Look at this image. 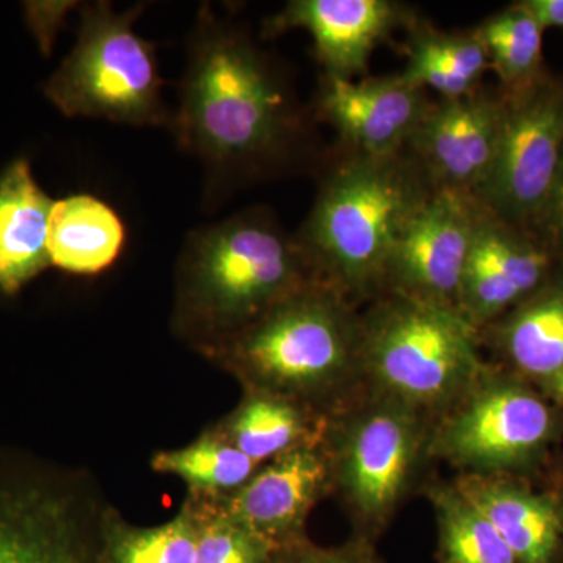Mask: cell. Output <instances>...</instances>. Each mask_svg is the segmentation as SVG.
Wrapping results in <instances>:
<instances>
[{
  "instance_id": "obj_1",
  "label": "cell",
  "mask_w": 563,
  "mask_h": 563,
  "mask_svg": "<svg viewBox=\"0 0 563 563\" xmlns=\"http://www.w3.org/2000/svg\"><path fill=\"white\" fill-rule=\"evenodd\" d=\"M173 131L211 187L285 157L298 118L272 63L232 21L203 7L191 33Z\"/></svg>"
},
{
  "instance_id": "obj_2",
  "label": "cell",
  "mask_w": 563,
  "mask_h": 563,
  "mask_svg": "<svg viewBox=\"0 0 563 563\" xmlns=\"http://www.w3.org/2000/svg\"><path fill=\"white\" fill-rule=\"evenodd\" d=\"M314 279L296 236L265 211H243L188 236L176 268L173 331L207 358Z\"/></svg>"
},
{
  "instance_id": "obj_3",
  "label": "cell",
  "mask_w": 563,
  "mask_h": 563,
  "mask_svg": "<svg viewBox=\"0 0 563 563\" xmlns=\"http://www.w3.org/2000/svg\"><path fill=\"white\" fill-rule=\"evenodd\" d=\"M433 190L407 150L387 157L351 152L322 180L296 236L317 279L347 301L384 291L396 242Z\"/></svg>"
},
{
  "instance_id": "obj_4",
  "label": "cell",
  "mask_w": 563,
  "mask_h": 563,
  "mask_svg": "<svg viewBox=\"0 0 563 563\" xmlns=\"http://www.w3.org/2000/svg\"><path fill=\"white\" fill-rule=\"evenodd\" d=\"M244 391H265L331 415L361 380V317L314 279L209 355Z\"/></svg>"
},
{
  "instance_id": "obj_5",
  "label": "cell",
  "mask_w": 563,
  "mask_h": 563,
  "mask_svg": "<svg viewBox=\"0 0 563 563\" xmlns=\"http://www.w3.org/2000/svg\"><path fill=\"white\" fill-rule=\"evenodd\" d=\"M477 333L457 310L387 291L361 317V380L424 417L443 415L487 368Z\"/></svg>"
},
{
  "instance_id": "obj_6",
  "label": "cell",
  "mask_w": 563,
  "mask_h": 563,
  "mask_svg": "<svg viewBox=\"0 0 563 563\" xmlns=\"http://www.w3.org/2000/svg\"><path fill=\"white\" fill-rule=\"evenodd\" d=\"M110 507L84 470L0 446V563H102Z\"/></svg>"
},
{
  "instance_id": "obj_7",
  "label": "cell",
  "mask_w": 563,
  "mask_h": 563,
  "mask_svg": "<svg viewBox=\"0 0 563 563\" xmlns=\"http://www.w3.org/2000/svg\"><path fill=\"white\" fill-rule=\"evenodd\" d=\"M143 7L117 13L109 2L80 7L79 38L47 80V99L66 117L121 124H172L154 46L133 29Z\"/></svg>"
},
{
  "instance_id": "obj_8",
  "label": "cell",
  "mask_w": 563,
  "mask_h": 563,
  "mask_svg": "<svg viewBox=\"0 0 563 563\" xmlns=\"http://www.w3.org/2000/svg\"><path fill=\"white\" fill-rule=\"evenodd\" d=\"M429 435L424 415L383 396L329 415L324 444L333 488L363 531H379L390 520L428 455Z\"/></svg>"
},
{
  "instance_id": "obj_9",
  "label": "cell",
  "mask_w": 563,
  "mask_h": 563,
  "mask_svg": "<svg viewBox=\"0 0 563 563\" xmlns=\"http://www.w3.org/2000/svg\"><path fill=\"white\" fill-rule=\"evenodd\" d=\"M555 417L536 391L510 374L487 366L477 383L440 415L428 457L461 474H504L523 468L553 440Z\"/></svg>"
},
{
  "instance_id": "obj_10",
  "label": "cell",
  "mask_w": 563,
  "mask_h": 563,
  "mask_svg": "<svg viewBox=\"0 0 563 563\" xmlns=\"http://www.w3.org/2000/svg\"><path fill=\"white\" fill-rule=\"evenodd\" d=\"M501 139L492 172L474 198L499 220L531 232L563 154V77L503 92Z\"/></svg>"
},
{
  "instance_id": "obj_11",
  "label": "cell",
  "mask_w": 563,
  "mask_h": 563,
  "mask_svg": "<svg viewBox=\"0 0 563 563\" xmlns=\"http://www.w3.org/2000/svg\"><path fill=\"white\" fill-rule=\"evenodd\" d=\"M477 213L474 196L435 188L396 242L384 291L457 310Z\"/></svg>"
},
{
  "instance_id": "obj_12",
  "label": "cell",
  "mask_w": 563,
  "mask_h": 563,
  "mask_svg": "<svg viewBox=\"0 0 563 563\" xmlns=\"http://www.w3.org/2000/svg\"><path fill=\"white\" fill-rule=\"evenodd\" d=\"M558 266L533 233L499 220L479 203L459 287V313L483 331L540 290Z\"/></svg>"
},
{
  "instance_id": "obj_13",
  "label": "cell",
  "mask_w": 563,
  "mask_h": 563,
  "mask_svg": "<svg viewBox=\"0 0 563 563\" xmlns=\"http://www.w3.org/2000/svg\"><path fill=\"white\" fill-rule=\"evenodd\" d=\"M504 98L477 90L432 103L407 151L435 188L476 195L501 139Z\"/></svg>"
},
{
  "instance_id": "obj_14",
  "label": "cell",
  "mask_w": 563,
  "mask_h": 563,
  "mask_svg": "<svg viewBox=\"0 0 563 563\" xmlns=\"http://www.w3.org/2000/svg\"><path fill=\"white\" fill-rule=\"evenodd\" d=\"M426 90L398 76L361 81L322 77L317 109L352 154L387 157L406 151L432 106Z\"/></svg>"
},
{
  "instance_id": "obj_15",
  "label": "cell",
  "mask_w": 563,
  "mask_h": 563,
  "mask_svg": "<svg viewBox=\"0 0 563 563\" xmlns=\"http://www.w3.org/2000/svg\"><path fill=\"white\" fill-rule=\"evenodd\" d=\"M332 488L331 459L322 439L263 463L222 501L235 520L272 544L276 553L306 539L307 518Z\"/></svg>"
},
{
  "instance_id": "obj_16",
  "label": "cell",
  "mask_w": 563,
  "mask_h": 563,
  "mask_svg": "<svg viewBox=\"0 0 563 563\" xmlns=\"http://www.w3.org/2000/svg\"><path fill=\"white\" fill-rule=\"evenodd\" d=\"M413 24L412 11L390 0H292L266 21L265 33L303 29L313 38L324 76L354 80L366 74L380 43Z\"/></svg>"
},
{
  "instance_id": "obj_17",
  "label": "cell",
  "mask_w": 563,
  "mask_h": 563,
  "mask_svg": "<svg viewBox=\"0 0 563 563\" xmlns=\"http://www.w3.org/2000/svg\"><path fill=\"white\" fill-rule=\"evenodd\" d=\"M462 495L495 526L518 563H561L563 503L504 474H459Z\"/></svg>"
},
{
  "instance_id": "obj_18",
  "label": "cell",
  "mask_w": 563,
  "mask_h": 563,
  "mask_svg": "<svg viewBox=\"0 0 563 563\" xmlns=\"http://www.w3.org/2000/svg\"><path fill=\"white\" fill-rule=\"evenodd\" d=\"M54 201L33 179L24 158L0 174V291L13 296L51 265Z\"/></svg>"
},
{
  "instance_id": "obj_19",
  "label": "cell",
  "mask_w": 563,
  "mask_h": 563,
  "mask_svg": "<svg viewBox=\"0 0 563 563\" xmlns=\"http://www.w3.org/2000/svg\"><path fill=\"white\" fill-rule=\"evenodd\" d=\"M328 418L272 393L244 391L235 410L211 429L262 466L299 448L322 442Z\"/></svg>"
},
{
  "instance_id": "obj_20",
  "label": "cell",
  "mask_w": 563,
  "mask_h": 563,
  "mask_svg": "<svg viewBox=\"0 0 563 563\" xmlns=\"http://www.w3.org/2000/svg\"><path fill=\"white\" fill-rule=\"evenodd\" d=\"M490 325L515 372L550 383L563 369V272Z\"/></svg>"
},
{
  "instance_id": "obj_21",
  "label": "cell",
  "mask_w": 563,
  "mask_h": 563,
  "mask_svg": "<svg viewBox=\"0 0 563 563\" xmlns=\"http://www.w3.org/2000/svg\"><path fill=\"white\" fill-rule=\"evenodd\" d=\"M125 244L124 222L117 211L91 195H73L54 202L51 211V265L91 276L110 268Z\"/></svg>"
},
{
  "instance_id": "obj_22",
  "label": "cell",
  "mask_w": 563,
  "mask_h": 563,
  "mask_svg": "<svg viewBox=\"0 0 563 563\" xmlns=\"http://www.w3.org/2000/svg\"><path fill=\"white\" fill-rule=\"evenodd\" d=\"M488 69L487 52L476 31L444 33L415 25L401 76L415 87L439 92L442 99H461L481 90Z\"/></svg>"
},
{
  "instance_id": "obj_23",
  "label": "cell",
  "mask_w": 563,
  "mask_h": 563,
  "mask_svg": "<svg viewBox=\"0 0 563 563\" xmlns=\"http://www.w3.org/2000/svg\"><path fill=\"white\" fill-rule=\"evenodd\" d=\"M258 466L211 428L187 446L158 451L151 457L155 473L179 477L188 487V496L195 498H229Z\"/></svg>"
},
{
  "instance_id": "obj_24",
  "label": "cell",
  "mask_w": 563,
  "mask_h": 563,
  "mask_svg": "<svg viewBox=\"0 0 563 563\" xmlns=\"http://www.w3.org/2000/svg\"><path fill=\"white\" fill-rule=\"evenodd\" d=\"M428 496L435 514L440 563H518L495 526L454 483H435Z\"/></svg>"
},
{
  "instance_id": "obj_25",
  "label": "cell",
  "mask_w": 563,
  "mask_h": 563,
  "mask_svg": "<svg viewBox=\"0 0 563 563\" xmlns=\"http://www.w3.org/2000/svg\"><path fill=\"white\" fill-rule=\"evenodd\" d=\"M503 92H517L547 76L544 31L517 2L487 18L476 29Z\"/></svg>"
},
{
  "instance_id": "obj_26",
  "label": "cell",
  "mask_w": 563,
  "mask_h": 563,
  "mask_svg": "<svg viewBox=\"0 0 563 563\" xmlns=\"http://www.w3.org/2000/svg\"><path fill=\"white\" fill-rule=\"evenodd\" d=\"M102 563H196V515L190 499L168 523L140 528L110 507Z\"/></svg>"
},
{
  "instance_id": "obj_27",
  "label": "cell",
  "mask_w": 563,
  "mask_h": 563,
  "mask_svg": "<svg viewBox=\"0 0 563 563\" xmlns=\"http://www.w3.org/2000/svg\"><path fill=\"white\" fill-rule=\"evenodd\" d=\"M196 515V563H272L274 550L229 514L222 499L188 496Z\"/></svg>"
},
{
  "instance_id": "obj_28",
  "label": "cell",
  "mask_w": 563,
  "mask_h": 563,
  "mask_svg": "<svg viewBox=\"0 0 563 563\" xmlns=\"http://www.w3.org/2000/svg\"><path fill=\"white\" fill-rule=\"evenodd\" d=\"M272 563H379L368 537L361 536L340 547L322 548L309 540L280 548Z\"/></svg>"
},
{
  "instance_id": "obj_29",
  "label": "cell",
  "mask_w": 563,
  "mask_h": 563,
  "mask_svg": "<svg viewBox=\"0 0 563 563\" xmlns=\"http://www.w3.org/2000/svg\"><path fill=\"white\" fill-rule=\"evenodd\" d=\"M531 233L550 251L554 261L563 265V154L547 201L533 221Z\"/></svg>"
},
{
  "instance_id": "obj_30",
  "label": "cell",
  "mask_w": 563,
  "mask_h": 563,
  "mask_svg": "<svg viewBox=\"0 0 563 563\" xmlns=\"http://www.w3.org/2000/svg\"><path fill=\"white\" fill-rule=\"evenodd\" d=\"M77 2H25V21L44 55H49L54 47L55 36L65 24L70 10Z\"/></svg>"
},
{
  "instance_id": "obj_31",
  "label": "cell",
  "mask_w": 563,
  "mask_h": 563,
  "mask_svg": "<svg viewBox=\"0 0 563 563\" xmlns=\"http://www.w3.org/2000/svg\"><path fill=\"white\" fill-rule=\"evenodd\" d=\"M517 3L539 22L543 31L563 29V0H521Z\"/></svg>"
},
{
  "instance_id": "obj_32",
  "label": "cell",
  "mask_w": 563,
  "mask_h": 563,
  "mask_svg": "<svg viewBox=\"0 0 563 563\" xmlns=\"http://www.w3.org/2000/svg\"><path fill=\"white\" fill-rule=\"evenodd\" d=\"M550 388L551 396L555 399L559 406L563 407V369L558 376H554L550 383L547 384Z\"/></svg>"
},
{
  "instance_id": "obj_33",
  "label": "cell",
  "mask_w": 563,
  "mask_h": 563,
  "mask_svg": "<svg viewBox=\"0 0 563 563\" xmlns=\"http://www.w3.org/2000/svg\"><path fill=\"white\" fill-rule=\"evenodd\" d=\"M561 563H563V550H562V558H561Z\"/></svg>"
}]
</instances>
